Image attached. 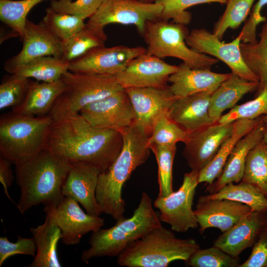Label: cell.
Returning a JSON list of instances; mask_svg holds the SVG:
<instances>
[{"instance_id": "obj_38", "label": "cell", "mask_w": 267, "mask_h": 267, "mask_svg": "<svg viewBox=\"0 0 267 267\" xmlns=\"http://www.w3.org/2000/svg\"><path fill=\"white\" fill-rule=\"evenodd\" d=\"M33 80L16 74L3 77L0 85V109L20 105L25 99Z\"/></svg>"}, {"instance_id": "obj_13", "label": "cell", "mask_w": 267, "mask_h": 267, "mask_svg": "<svg viewBox=\"0 0 267 267\" xmlns=\"http://www.w3.org/2000/svg\"><path fill=\"white\" fill-rule=\"evenodd\" d=\"M146 52V48L140 46L96 47L69 63L68 70L83 74L115 75L122 71L130 61Z\"/></svg>"}, {"instance_id": "obj_45", "label": "cell", "mask_w": 267, "mask_h": 267, "mask_svg": "<svg viewBox=\"0 0 267 267\" xmlns=\"http://www.w3.org/2000/svg\"><path fill=\"white\" fill-rule=\"evenodd\" d=\"M267 4V0H258L253 6L250 16L240 32L241 42L245 43L255 44L258 42L256 30L258 25L266 22L267 18L262 15L263 7Z\"/></svg>"}, {"instance_id": "obj_7", "label": "cell", "mask_w": 267, "mask_h": 267, "mask_svg": "<svg viewBox=\"0 0 267 267\" xmlns=\"http://www.w3.org/2000/svg\"><path fill=\"white\" fill-rule=\"evenodd\" d=\"M61 79L64 89L49 115L56 121L80 113L87 105L124 89L114 75L66 71Z\"/></svg>"}, {"instance_id": "obj_14", "label": "cell", "mask_w": 267, "mask_h": 267, "mask_svg": "<svg viewBox=\"0 0 267 267\" xmlns=\"http://www.w3.org/2000/svg\"><path fill=\"white\" fill-rule=\"evenodd\" d=\"M93 127L121 131L135 121V114L125 89L85 107L79 113Z\"/></svg>"}, {"instance_id": "obj_19", "label": "cell", "mask_w": 267, "mask_h": 267, "mask_svg": "<svg viewBox=\"0 0 267 267\" xmlns=\"http://www.w3.org/2000/svg\"><path fill=\"white\" fill-rule=\"evenodd\" d=\"M21 40L23 46L21 51L4 63V69L9 73L17 67L38 57H61L62 42L55 37L41 22L35 24L27 19Z\"/></svg>"}, {"instance_id": "obj_22", "label": "cell", "mask_w": 267, "mask_h": 267, "mask_svg": "<svg viewBox=\"0 0 267 267\" xmlns=\"http://www.w3.org/2000/svg\"><path fill=\"white\" fill-rule=\"evenodd\" d=\"M267 225V213L252 211L233 227L214 241L213 246L235 258L246 249L253 247Z\"/></svg>"}, {"instance_id": "obj_31", "label": "cell", "mask_w": 267, "mask_h": 267, "mask_svg": "<svg viewBox=\"0 0 267 267\" xmlns=\"http://www.w3.org/2000/svg\"><path fill=\"white\" fill-rule=\"evenodd\" d=\"M207 196L236 201L248 205L253 211L267 213L266 195L257 187L248 182L241 181L238 184L229 183Z\"/></svg>"}, {"instance_id": "obj_48", "label": "cell", "mask_w": 267, "mask_h": 267, "mask_svg": "<svg viewBox=\"0 0 267 267\" xmlns=\"http://www.w3.org/2000/svg\"><path fill=\"white\" fill-rule=\"evenodd\" d=\"M263 140L267 144V128L265 127Z\"/></svg>"}, {"instance_id": "obj_27", "label": "cell", "mask_w": 267, "mask_h": 267, "mask_svg": "<svg viewBox=\"0 0 267 267\" xmlns=\"http://www.w3.org/2000/svg\"><path fill=\"white\" fill-rule=\"evenodd\" d=\"M263 116L252 120L239 119L234 121L230 135L221 145L212 160L199 172V183L206 182L210 185L220 177L236 143L261 123Z\"/></svg>"}, {"instance_id": "obj_51", "label": "cell", "mask_w": 267, "mask_h": 267, "mask_svg": "<svg viewBox=\"0 0 267 267\" xmlns=\"http://www.w3.org/2000/svg\"><path fill=\"white\" fill-rule=\"evenodd\" d=\"M266 195V197H267V194Z\"/></svg>"}, {"instance_id": "obj_34", "label": "cell", "mask_w": 267, "mask_h": 267, "mask_svg": "<svg viewBox=\"0 0 267 267\" xmlns=\"http://www.w3.org/2000/svg\"><path fill=\"white\" fill-rule=\"evenodd\" d=\"M44 0H0V20L11 29L14 36L22 39L28 13Z\"/></svg>"}, {"instance_id": "obj_1", "label": "cell", "mask_w": 267, "mask_h": 267, "mask_svg": "<svg viewBox=\"0 0 267 267\" xmlns=\"http://www.w3.org/2000/svg\"><path fill=\"white\" fill-rule=\"evenodd\" d=\"M123 136L120 131L93 127L78 114L53 121L46 149L70 163L107 170L121 152Z\"/></svg>"}, {"instance_id": "obj_20", "label": "cell", "mask_w": 267, "mask_h": 267, "mask_svg": "<svg viewBox=\"0 0 267 267\" xmlns=\"http://www.w3.org/2000/svg\"><path fill=\"white\" fill-rule=\"evenodd\" d=\"M71 164V168L62 187L64 196L77 200L91 215L99 216L102 211L95 191L101 171L94 166L79 163Z\"/></svg>"}, {"instance_id": "obj_25", "label": "cell", "mask_w": 267, "mask_h": 267, "mask_svg": "<svg viewBox=\"0 0 267 267\" xmlns=\"http://www.w3.org/2000/svg\"><path fill=\"white\" fill-rule=\"evenodd\" d=\"M64 89V85L61 79L52 83L32 81L23 102L11 111L30 116L49 115Z\"/></svg>"}, {"instance_id": "obj_29", "label": "cell", "mask_w": 267, "mask_h": 267, "mask_svg": "<svg viewBox=\"0 0 267 267\" xmlns=\"http://www.w3.org/2000/svg\"><path fill=\"white\" fill-rule=\"evenodd\" d=\"M69 63L60 58L44 56L35 58L19 66L9 74H16L38 81L52 83L59 80L69 69Z\"/></svg>"}, {"instance_id": "obj_4", "label": "cell", "mask_w": 267, "mask_h": 267, "mask_svg": "<svg viewBox=\"0 0 267 267\" xmlns=\"http://www.w3.org/2000/svg\"><path fill=\"white\" fill-rule=\"evenodd\" d=\"M161 222L150 196L143 191L132 217L116 221L109 228L92 232L89 241L90 247L83 252L81 259L87 263L94 258L118 257L133 242L162 226Z\"/></svg>"}, {"instance_id": "obj_23", "label": "cell", "mask_w": 267, "mask_h": 267, "mask_svg": "<svg viewBox=\"0 0 267 267\" xmlns=\"http://www.w3.org/2000/svg\"><path fill=\"white\" fill-rule=\"evenodd\" d=\"M265 126L262 121L236 143L223 170L212 184L206 189L210 194L218 192L225 185L242 180L247 156L249 151L264 137Z\"/></svg>"}, {"instance_id": "obj_2", "label": "cell", "mask_w": 267, "mask_h": 267, "mask_svg": "<svg viewBox=\"0 0 267 267\" xmlns=\"http://www.w3.org/2000/svg\"><path fill=\"white\" fill-rule=\"evenodd\" d=\"M15 165L20 190L17 207L22 214L41 204L54 206L64 197L62 187L71 168L67 160L45 149Z\"/></svg>"}, {"instance_id": "obj_32", "label": "cell", "mask_w": 267, "mask_h": 267, "mask_svg": "<svg viewBox=\"0 0 267 267\" xmlns=\"http://www.w3.org/2000/svg\"><path fill=\"white\" fill-rule=\"evenodd\" d=\"M107 37L86 25L66 41L62 42L60 58L70 63L84 55L89 50L105 46Z\"/></svg>"}, {"instance_id": "obj_30", "label": "cell", "mask_w": 267, "mask_h": 267, "mask_svg": "<svg viewBox=\"0 0 267 267\" xmlns=\"http://www.w3.org/2000/svg\"><path fill=\"white\" fill-rule=\"evenodd\" d=\"M255 44L241 42L240 49L246 66L258 78L259 86L256 96L267 88V21Z\"/></svg>"}, {"instance_id": "obj_24", "label": "cell", "mask_w": 267, "mask_h": 267, "mask_svg": "<svg viewBox=\"0 0 267 267\" xmlns=\"http://www.w3.org/2000/svg\"><path fill=\"white\" fill-rule=\"evenodd\" d=\"M230 73H218L210 69H192L183 62L171 75L168 82L170 89L177 98L216 88L227 79Z\"/></svg>"}, {"instance_id": "obj_5", "label": "cell", "mask_w": 267, "mask_h": 267, "mask_svg": "<svg viewBox=\"0 0 267 267\" xmlns=\"http://www.w3.org/2000/svg\"><path fill=\"white\" fill-rule=\"evenodd\" d=\"M199 248L195 239L178 238L161 226L128 246L117 263L127 267H167L175 261L186 262Z\"/></svg>"}, {"instance_id": "obj_21", "label": "cell", "mask_w": 267, "mask_h": 267, "mask_svg": "<svg viewBox=\"0 0 267 267\" xmlns=\"http://www.w3.org/2000/svg\"><path fill=\"white\" fill-rule=\"evenodd\" d=\"M217 88L177 98L168 111L169 117L188 133L215 122L210 117L209 108Z\"/></svg>"}, {"instance_id": "obj_9", "label": "cell", "mask_w": 267, "mask_h": 267, "mask_svg": "<svg viewBox=\"0 0 267 267\" xmlns=\"http://www.w3.org/2000/svg\"><path fill=\"white\" fill-rule=\"evenodd\" d=\"M163 8L161 4L139 0H103L86 25L104 35V28L108 24L134 25L142 36L147 21L159 19Z\"/></svg>"}, {"instance_id": "obj_40", "label": "cell", "mask_w": 267, "mask_h": 267, "mask_svg": "<svg viewBox=\"0 0 267 267\" xmlns=\"http://www.w3.org/2000/svg\"><path fill=\"white\" fill-rule=\"evenodd\" d=\"M227 0H157L163 8L159 19L188 25L191 20V14L186 10L188 8L199 4L217 2L226 4Z\"/></svg>"}, {"instance_id": "obj_42", "label": "cell", "mask_w": 267, "mask_h": 267, "mask_svg": "<svg viewBox=\"0 0 267 267\" xmlns=\"http://www.w3.org/2000/svg\"><path fill=\"white\" fill-rule=\"evenodd\" d=\"M192 267H238L239 261L219 248L213 246L198 249L186 261Z\"/></svg>"}, {"instance_id": "obj_18", "label": "cell", "mask_w": 267, "mask_h": 267, "mask_svg": "<svg viewBox=\"0 0 267 267\" xmlns=\"http://www.w3.org/2000/svg\"><path fill=\"white\" fill-rule=\"evenodd\" d=\"M135 114L134 122L149 136L158 117L168 112L177 97L169 86L161 88H130L125 89Z\"/></svg>"}, {"instance_id": "obj_28", "label": "cell", "mask_w": 267, "mask_h": 267, "mask_svg": "<svg viewBox=\"0 0 267 267\" xmlns=\"http://www.w3.org/2000/svg\"><path fill=\"white\" fill-rule=\"evenodd\" d=\"M36 245V254L29 267H60L57 248L61 239L58 226L45 216L44 223L30 228Z\"/></svg>"}, {"instance_id": "obj_26", "label": "cell", "mask_w": 267, "mask_h": 267, "mask_svg": "<svg viewBox=\"0 0 267 267\" xmlns=\"http://www.w3.org/2000/svg\"><path fill=\"white\" fill-rule=\"evenodd\" d=\"M259 82H252L231 73L230 76L221 83L212 93L209 104L210 117L215 122L223 112L236 106L246 94L257 91Z\"/></svg>"}, {"instance_id": "obj_35", "label": "cell", "mask_w": 267, "mask_h": 267, "mask_svg": "<svg viewBox=\"0 0 267 267\" xmlns=\"http://www.w3.org/2000/svg\"><path fill=\"white\" fill-rule=\"evenodd\" d=\"M45 15L42 23L62 42L67 40L86 25L82 18L68 14L55 11L50 7L45 9Z\"/></svg>"}, {"instance_id": "obj_37", "label": "cell", "mask_w": 267, "mask_h": 267, "mask_svg": "<svg viewBox=\"0 0 267 267\" xmlns=\"http://www.w3.org/2000/svg\"><path fill=\"white\" fill-rule=\"evenodd\" d=\"M158 165L159 194L157 197H165L174 191L173 189V165L177 147L176 145H151Z\"/></svg>"}, {"instance_id": "obj_33", "label": "cell", "mask_w": 267, "mask_h": 267, "mask_svg": "<svg viewBox=\"0 0 267 267\" xmlns=\"http://www.w3.org/2000/svg\"><path fill=\"white\" fill-rule=\"evenodd\" d=\"M241 181L267 194V144L263 139L248 153Z\"/></svg>"}, {"instance_id": "obj_12", "label": "cell", "mask_w": 267, "mask_h": 267, "mask_svg": "<svg viewBox=\"0 0 267 267\" xmlns=\"http://www.w3.org/2000/svg\"><path fill=\"white\" fill-rule=\"evenodd\" d=\"M185 42L194 51L221 60L229 67L231 73L246 80L259 82L258 78L243 59L240 49V34L231 42L226 43L206 29H194L189 32Z\"/></svg>"}, {"instance_id": "obj_44", "label": "cell", "mask_w": 267, "mask_h": 267, "mask_svg": "<svg viewBox=\"0 0 267 267\" xmlns=\"http://www.w3.org/2000/svg\"><path fill=\"white\" fill-rule=\"evenodd\" d=\"M16 242L9 241L7 237H0V267L8 258L15 255L33 257L36 254V245L33 237L24 238L18 236Z\"/></svg>"}, {"instance_id": "obj_8", "label": "cell", "mask_w": 267, "mask_h": 267, "mask_svg": "<svg viewBox=\"0 0 267 267\" xmlns=\"http://www.w3.org/2000/svg\"><path fill=\"white\" fill-rule=\"evenodd\" d=\"M186 26L160 19L147 21L142 36L147 45L146 53L161 59L178 58L192 69H210L219 60L187 45L185 40L190 32Z\"/></svg>"}, {"instance_id": "obj_6", "label": "cell", "mask_w": 267, "mask_h": 267, "mask_svg": "<svg viewBox=\"0 0 267 267\" xmlns=\"http://www.w3.org/2000/svg\"><path fill=\"white\" fill-rule=\"evenodd\" d=\"M53 119L11 112L0 117V155L16 165L46 148Z\"/></svg>"}, {"instance_id": "obj_46", "label": "cell", "mask_w": 267, "mask_h": 267, "mask_svg": "<svg viewBox=\"0 0 267 267\" xmlns=\"http://www.w3.org/2000/svg\"><path fill=\"white\" fill-rule=\"evenodd\" d=\"M238 267H267V225L253 246L248 259Z\"/></svg>"}, {"instance_id": "obj_3", "label": "cell", "mask_w": 267, "mask_h": 267, "mask_svg": "<svg viewBox=\"0 0 267 267\" xmlns=\"http://www.w3.org/2000/svg\"><path fill=\"white\" fill-rule=\"evenodd\" d=\"M123 145L118 157L105 172L100 174L95 191L102 213L118 221L123 219L126 203L122 187L132 173L148 158V135L134 122L121 131Z\"/></svg>"}, {"instance_id": "obj_11", "label": "cell", "mask_w": 267, "mask_h": 267, "mask_svg": "<svg viewBox=\"0 0 267 267\" xmlns=\"http://www.w3.org/2000/svg\"><path fill=\"white\" fill-rule=\"evenodd\" d=\"M44 211L59 228L61 240L66 245H75L89 232L103 226L104 219L85 213L79 202L70 196H64L54 206H44Z\"/></svg>"}, {"instance_id": "obj_16", "label": "cell", "mask_w": 267, "mask_h": 267, "mask_svg": "<svg viewBox=\"0 0 267 267\" xmlns=\"http://www.w3.org/2000/svg\"><path fill=\"white\" fill-rule=\"evenodd\" d=\"M178 69V66L145 53L130 61L122 71L114 76L124 89L161 88L167 86L170 76Z\"/></svg>"}, {"instance_id": "obj_17", "label": "cell", "mask_w": 267, "mask_h": 267, "mask_svg": "<svg viewBox=\"0 0 267 267\" xmlns=\"http://www.w3.org/2000/svg\"><path fill=\"white\" fill-rule=\"evenodd\" d=\"M194 210L199 232L210 227L228 231L250 214L253 210L248 205L229 199H213L207 195L199 197Z\"/></svg>"}, {"instance_id": "obj_15", "label": "cell", "mask_w": 267, "mask_h": 267, "mask_svg": "<svg viewBox=\"0 0 267 267\" xmlns=\"http://www.w3.org/2000/svg\"><path fill=\"white\" fill-rule=\"evenodd\" d=\"M233 122L217 121L188 134L182 155L191 170L199 172L212 160L231 134Z\"/></svg>"}, {"instance_id": "obj_43", "label": "cell", "mask_w": 267, "mask_h": 267, "mask_svg": "<svg viewBox=\"0 0 267 267\" xmlns=\"http://www.w3.org/2000/svg\"><path fill=\"white\" fill-rule=\"evenodd\" d=\"M103 0H50V7L57 12L68 14L85 20L97 11Z\"/></svg>"}, {"instance_id": "obj_47", "label": "cell", "mask_w": 267, "mask_h": 267, "mask_svg": "<svg viewBox=\"0 0 267 267\" xmlns=\"http://www.w3.org/2000/svg\"><path fill=\"white\" fill-rule=\"evenodd\" d=\"M11 164L9 160L0 157V182L3 186L4 193L13 202L8 192V188L11 185L14 179V176L11 168Z\"/></svg>"}, {"instance_id": "obj_10", "label": "cell", "mask_w": 267, "mask_h": 267, "mask_svg": "<svg viewBox=\"0 0 267 267\" xmlns=\"http://www.w3.org/2000/svg\"><path fill=\"white\" fill-rule=\"evenodd\" d=\"M198 175L199 171L194 170L184 174L177 191L165 197H157L153 202V206L159 210L160 221L170 224L173 231L185 232L198 226L192 210Z\"/></svg>"}, {"instance_id": "obj_50", "label": "cell", "mask_w": 267, "mask_h": 267, "mask_svg": "<svg viewBox=\"0 0 267 267\" xmlns=\"http://www.w3.org/2000/svg\"><path fill=\"white\" fill-rule=\"evenodd\" d=\"M139 0L143 2L153 3V2H155L157 0Z\"/></svg>"}, {"instance_id": "obj_41", "label": "cell", "mask_w": 267, "mask_h": 267, "mask_svg": "<svg viewBox=\"0 0 267 267\" xmlns=\"http://www.w3.org/2000/svg\"><path fill=\"white\" fill-rule=\"evenodd\" d=\"M254 99L236 105L226 114L221 116L219 123L233 122L239 119L252 120L267 115V88Z\"/></svg>"}, {"instance_id": "obj_39", "label": "cell", "mask_w": 267, "mask_h": 267, "mask_svg": "<svg viewBox=\"0 0 267 267\" xmlns=\"http://www.w3.org/2000/svg\"><path fill=\"white\" fill-rule=\"evenodd\" d=\"M188 134L169 117L168 112L164 113L154 124L148 145L166 146L176 145L180 141L184 143Z\"/></svg>"}, {"instance_id": "obj_49", "label": "cell", "mask_w": 267, "mask_h": 267, "mask_svg": "<svg viewBox=\"0 0 267 267\" xmlns=\"http://www.w3.org/2000/svg\"><path fill=\"white\" fill-rule=\"evenodd\" d=\"M262 122L265 127L267 128V115L264 116L262 119Z\"/></svg>"}, {"instance_id": "obj_36", "label": "cell", "mask_w": 267, "mask_h": 267, "mask_svg": "<svg viewBox=\"0 0 267 267\" xmlns=\"http://www.w3.org/2000/svg\"><path fill=\"white\" fill-rule=\"evenodd\" d=\"M255 0H227L225 9L214 24L213 33L222 40L229 28L235 29L246 20Z\"/></svg>"}]
</instances>
